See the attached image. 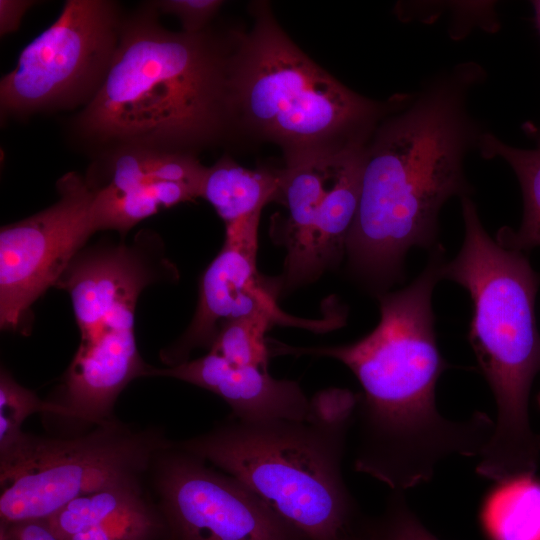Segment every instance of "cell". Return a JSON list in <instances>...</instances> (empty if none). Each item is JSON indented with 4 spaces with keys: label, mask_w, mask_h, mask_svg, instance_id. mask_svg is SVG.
<instances>
[{
    "label": "cell",
    "mask_w": 540,
    "mask_h": 540,
    "mask_svg": "<svg viewBox=\"0 0 540 540\" xmlns=\"http://www.w3.org/2000/svg\"><path fill=\"white\" fill-rule=\"evenodd\" d=\"M169 441L155 460L164 540H310L233 476Z\"/></svg>",
    "instance_id": "cell-10"
},
{
    "label": "cell",
    "mask_w": 540,
    "mask_h": 540,
    "mask_svg": "<svg viewBox=\"0 0 540 540\" xmlns=\"http://www.w3.org/2000/svg\"><path fill=\"white\" fill-rule=\"evenodd\" d=\"M359 394L344 388H326L316 392L308 402L305 421L324 428H350Z\"/></svg>",
    "instance_id": "cell-25"
},
{
    "label": "cell",
    "mask_w": 540,
    "mask_h": 540,
    "mask_svg": "<svg viewBox=\"0 0 540 540\" xmlns=\"http://www.w3.org/2000/svg\"><path fill=\"white\" fill-rule=\"evenodd\" d=\"M349 429L231 416L173 444L242 482L310 540H341L362 518L342 475Z\"/></svg>",
    "instance_id": "cell-6"
},
{
    "label": "cell",
    "mask_w": 540,
    "mask_h": 540,
    "mask_svg": "<svg viewBox=\"0 0 540 540\" xmlns=\"http://www.w3.org/2000/svg\"><path fill=\"white\" fill-rule=\"evenodd\" d=\"M361 520L362 518L352 530L341 538V540H367L361 528Z\"/></svg>",
    "instance_id": "cell-29"
},
{
    "label": "cell",
    "mask_w": 540,
    "mask_h": 540,
    "mask_svg": "<svg viewBox=\"0 0 540 540\" xmlns=\"http://www.w3.org/2000/svg\"><path fill=\"white\" fill-rule=\"evenodd\" d=\"M224 4L220 0H162L156 2L158 9L165 14L177 17L183 32L197 34L205 31L209 21Z\"/></svg>",
    "instance_id": "cell-26"
},
{
    "label": "cell",
    "mask_w": 540,
    "mask_h": 540,
    "mask_svg": "<svg viewBox=\"0 0 540 540\" xmlns=\"http://www.w3.org/2000/svg\"><path fill=\"white\" fill-rule=\"evenodd\" d=\"M279 184V168L248 169L224 156L207 167L200 197L214 207L228 226L260 218L263 207L275 201Z\"/></svg>",
    "instance_id": "cell-16"
},
{
    "label": "cell",
    "mask_w": 540,
    "mask_h": 540,
    "mask_svg": "<svg viewBox=\"0 0 540 540\" xmlns=\"http://www.w3.org/2000/svg\"><path fill=\"white\" fill-rule=\"evenodd\" d=\"M445 262L438 244L408 286L380 293L378 325L354 343L293 347L272 341L269 348L274 356L335 359L352 371L362 387L354 414V468L392 491L430 481L437 465L453 455L480 457L494 431L486 413L451 420L436 405V384L450 368L437 345L432 308Z\"/></svg>",
    "instance_id": "cell-1"
},
{
    "label": "cell",
    "mask_w": 540,
    "mask_h": 540,
    "mask_svg": "<svg viewBox=\"0 0 540 540\" xmlns=\"http://www.w3.org/2000/svg\"><path fill=\"white\" fill-rule=\"evenodd\" d=\"M146 376L175 378L209 390L242 421L306 419L309 399L297 382L273 378L260 368L235 366L211 352L171 367L150 366Z\"/></svg>",
    "instance_id": "cell-15"
},
{
    "label": "cell",
    "mask_w": 540,
    "mask_h": 540,
    "mask_svg": "<svg viewBox=\"0 0 540 540\" xmlns=\"http://www.w3.org/2000/svg\"><path fill=\"white\" fill-rule=\"evenodd\" d=\"M0 540H64L55 534L46 520L0 523Z\"/></svg>",
    "instance_id": "cell-27"
},
{
    "label": "cell",
    "mask_w": 540,
    "mask_h": 540,
    "mask_svg": "<svg viewBox=\"0 0 540 540\" xmlns=\"http://www.w3.org/2000/svg\"><path fill=\"white\" fill-rule=\"evenodd\" d=\"M120 32L111 2L66 1L55 22L21 51L15 68L2 77V112L91 100L108 73Z\"/></svg>",
    "instance_id": "cell-9"
},
{
    "label": "cell",
    "mask_w": 540,
    "mask_h": 540,
    "mask_svg": "<svg viewBox=\"0 0 540 540\" xmlns=\"http://www.w3.org/2000/svg\"><path fill=\"white\" fill-rule=\"evenodd\" d=\"M141 487H114L78 496L46 519L66 540L145 502Z\"/></svg>",
    "instance_id": "cell-21"
},
{
    "label": "cell",
    "mask_w": 540,
    "mask_h": 540,
    "mask_svg": "<svg viewBox=\"0 0 540 540\" xmlns=\"http://www.w3.org/2000/svg\"><path fill=\"white\" fill-rule=\"evenodd\" d=\"M361 528L367 540H440L422 524L402 491L391 492L379 516L363 517Z\"/></svg>",
    "instance_id": "cell-24"
},
{
    "label": "cell",
    "mask_w": 540,
    "mask_h": 540,
    "mask_svg": "<svg viewBox=\"0 0 540 540\" xmlns=\"http://www.w3.org/2000/svg\"><path fill=\"white\" fill-rule=\"evenodd\" d=\"M231 36L170 32L151 19L121 28L108 73L79 116L99 141L193 153L233 133Z\"/></svg>",
    "instance_id": "cell-3"
},
{
    "label": "cell",
    "mask_w": 540,
    "mask_h": 540,
    "mask_svg": "<svg viewBox=\"0 0 540 540\" xmlns=\"http://www.w3.org/2000/svg\"><path fill=\"white\" fill-rule=\"evenodd\" d=\"M34 3L28 0H1L0 34L3 36L16 31L24 14Z\"/></svg>",
    "instance_id": "cell-28"
},
{
    "label": "cell",
    "mask_w": 540,
    "mask_h": 540,
    "mask_svg": "<svg viewBox=\"0 0 540 540\" xmlns=\"http://www.w3.org/2000/svg\"><path fill=\"white\" fill-rule=\"evenodd\" d=\"M479 68L461 65L415 98L399 97L365 148L361 194L346 253L352 270L385 289L403 279L411 248L431 251L438 216L453 196H469L463 165L482 132L466 107Z\"/></svg>",
    "instance_id": "cell-2"
},
{
    "label": "cell",
    "mask_w": 540,
    "mask_h": 540,
    "mask_svg": "<svg viewBox=\"0 0 540 540\" xmlns=\"http://www.w3.org/2000/svg\"><path fill=\"white\" fill-rule=\"evenodd\" d=\"M155 269L140 244L79 252L56 285L71 296L81 338L110 316L135 308L141 291L159 277Z\"/></svg>",
    "instance_id": "cell-14"
},
{
    "label": "cell",
    "mask_w": 540,
    "mask_h": 540,
    "mask_svg": "<svg viewBox=\"0 0 540 540\" xmlns=\"http://www.w3.org/2000/svg\"><path fill=\"white\" fill-rule=\"evenodd\" d=\"M537 444L540 450V434H537Z\"/></svg>",
    "instance_id": "cell-31"
},
{
    "label": "cell",
    "mask_w": 540,
    "mask_h": 540,
    "mask_svg": "<svg viewBox=\"0 0 540 540\" xmlns=\"http://www.w3.org/2000/svg\"><path fill=\"white\" fill-rule=\"evenodd\" d=\"M366 144L325 152L279 168L270 236L285 247L277 292L316 280L346 252L361 194Z\"/></svg>",
    "instance_id": "cell-8"
},
{
    "label": "cell",
    "mask_w": 540,
    "mask_h": 540,
    "mask_svg": "<svg viewBox=\"0 0 540 540\" xmlns=\"http://www.w3.org/2000/svg\"><path fill=\"white\" fill-rule=\"evenodd\" d=\"M107 180L100 186L125 191L160 182H178L200 191L207 167L195 154L140 145H122L109 163Z\"/></svg>",
    "instance_id": "cell-17"
},
{
    "label": "cell",
    "mask_w": 540,
    "mask_h": 540,
    "mask_svg": "<svg viewBox=\"0 0 540 540\" xmlns=\"http://www.w3.org/2000/svg\"><path fill=\"white\" fill-rule=\"evenodd\" d=\"M537 402H538V405H539V408H540V392H539V394L537 396Z\"/></svg>",
    "instance_id": "cell-32"
},
{
    "label": "cell",
    "mask_w": 540,
    "mask_h": 540,
    "mask_svg": "<svg viewBox=\"0 0 540 540\" xmlns=\"http://www.w3.org/2000/svg\"><path fill=\"white\" fill-rule=\"evenodd\" d=\"M170 440L109 420L84 435L23 433L0 451V523L46 520L74 498L140 479Z\"/></svg>",
    "instance_id": "cell-7"
},
{
    "label": "cell",
    "mask_w": 540,
    "mask_h": 540,
    "mask_svg": "<svg viewBox=\"0 0 540 540\" xmlns=\"http://www.w3.org/2000/svg\"><path fill=\"white\" fill-rule=\"evenodd\" d=\"M92 187V215L97 231L117 230L122 234L163 208L199 197L195 189L178 182H160L125 191Z\"/></svg>",
    "instance_id": "cell-19"
},
{
    "label": "cell",
    "mask_w": 540,
    "mask_h": 540,
    "mask_svg": "<svg viewBox=\"0 0 540 540\" xmlns=\"http://www.w3.org/2000/svg\"><path fill=\"white\" fill-rule=\"evenodd\" d=\"M259 219L226 227L219 254L204 272L199 299L187 330L161 360L169 367L188 361L196 348L210 349L228 322L258 311L287 315L277 305L273 286L265 284L256 270Z\"/></svg>",
    "instance_id": "cell-12"
},
{
    "label": "cell",
    "mask_w": 540,
    "mask_h": 540,
    "mask_svg": "<svg viewBox=\"0 0 540 540\" xmlns=\"http://www.w3.org/2000/svg\"><path fill=\"white\" fill-rule=\"evenodd\" d=\"M52 206L0 231V324L17 330L31 305L56 285L88 238L97 231L94 189L68 173L58 181Z\"/></svg>",
    "instance_id": "cell-11"
},
{
    "label": "cell",
    "mask_w": 540,
    "mask_h": 540,
    "mask_svg": "<svg viewBox=\"0 0 540 540\" xmlns=\"http://www.w3.org/2000/svg\"><path fill=\"white\" fill-rule=\"evenodd\" d=\"M58 415V406L41 400L35 392L20 385L13 376L1 368L0 373V451L14 444L24 433L22 425L34 413Z\"/></svg>",
    "instance_id": "cell-22"
},
{
    "label": "cell",
    "mask_w": 540,
    "mask_h": 540,
    "mask_svg": "<svg viewBox=\"0 0 540 540\" xmlns=\"http://www.w3.org/2000/svg\"><path fill=\"white\" fill-rule=\"evenodd\" d=\"M535 8L536 22L540 31V1L533 2Z\"/></svg>",
    "instance_id": "cell-30"
},
{
    "label": "cell",
    "mask_w": 540,
    "mask_h": 540,
    "mask_svg": "<svg viewBox=\"0 0 540 540\" xmlns=\"http://www.w3.org/2000/svg\"><path fill=\"white\" fill-rule=\"evenodd\" d=\"M483 521L492 540H540V481L533 475L500 482Z\"/></svg>",
    "instance_id": "cell-20"
},
{
    "label": "cell",
    "mask_w": 540,
    "mask_h": 540,
    "mask_svg": "<svg viewBox=\"0 0 540 540\" xmlns=\"http://www.w3.org/2000/svg\"><path fill=\"white\" fill-rule=\"evenodd\" d=\"M231 33L233 133L278 145L285 164L366 144L396 100L377 102L339 82L287 35L265 1Z\"/></svg>",
    "instance_id": "cell-5"
},
{
    "label": "cell",
    "mask_w": 540,
    "mask_h": 540,
    "mask_svg": "<svg viewBox=\"0 0 540 540\" xmlns=\"http://www.w3.org/2000/svg\"><path fill=\"white\" fill-rule=\"evenodd\" d=\"M134 309L110 316L95 333L81 338L66 374L62 400L53 402L59 416L103 424L111 420L114 403L126 385L146 376L150 366L136 346Z\"/></svg>",
    "instance_id": "cell-13"
},
{
    "label": "cell",
    "mask_w": 540,
    "mask_h": 540,
    "mask_svg": "<svg viewBox=\"0 0 540 540\" xmlns=\"http://www.w3.org/2000/svg\"><path fill=\"white\" fill-rule=\"evenodd\" d=\"M165 535L158 507L145 501L66 540H164Z\"/></svg>",
    "instance_id": "cell-23"
},
{
    "label": "cell",
    "mask_w": 540,
    "mask_h": 540,
    "mask_svg": "<svg viewBox=\"0 0 540 540\" xmlns=\"http://www.w3.org/2000/svg\"><path fill=\"white\" fill-rule=\"evenodd\" d=\"M482 156L500 157L514 170L523 194V218L517 230L502 227L496 241L505 248L525 252L540 247V141L537 148L510 146L495 135L482 133L478 141Z\"/></svg>",
    "instance_id": "cell-18"
},
{
    "label": "cell",
    "mask_w": 540,
    "mask_h": 540,
    "mask_svg": "<svg viewBox=\"0 0 540 540\" xmlns=\"http://www.w3.org/2000/svg\"><path fill=\"white\" fill-rule=\"evenodd\" d=\"M461 203L463 243L441 276L463 287L473 304L468 340L497 411L476 472L499 483L534 475L540 456L529 419V395L540 374V273L524 252L503 247L486 232L469 196Z\"/></svg>",
    "instance_id": "cell-4"
}]
</instances>
